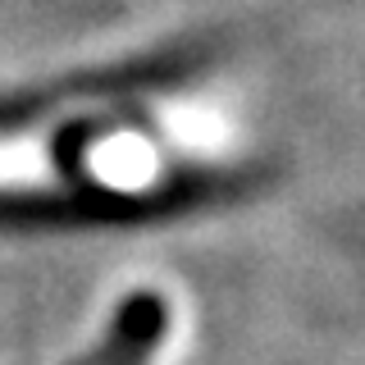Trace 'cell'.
<instances>
[{
	"instance_id": "1",
	"label": "cell",
	"mask_w": 365,
	"mask_h": 365,
	"mask_svg": "<svg viewBox=\"0 0 365 365\" xmlns=\"http://www.w3.org/2000/svg\"><path fill=\"white\" fill-rule=\"evenodd\" d=\"M165 329H169V306L155 292H133L114 315L106 351L91 365H146V356L165 338Z\"/></svg>"
}]
</instances>
